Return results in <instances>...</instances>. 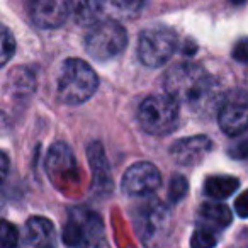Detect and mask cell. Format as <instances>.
Returning <instances> with one entry per match:
<instances>
[{
  "mask_svg": "<svg viewBox=\"0 0 248 248\" xmlns=\"http://www.w3.org/2000/svg\"><path fill=\"white\" fill-rule=\"evenodd\" d=\"M163 85L170 97L192 109L204 107L216 93L213 77L194 63H180L170 68L163 78Z\"/></svg>",
  "mask_w": 248,
  "mask_h": 248,
  "instance_id": "1",
  "label": "cell"
},
{
  "mask_svg": "<svg viewBox=\"0 0 248 248\" xmlns=\"http://www.w3.org/2000/svg\"><path fill=\"white\" fill-rule=\"evenodd\" d=\"M99 85L95 72L83 60L70 58L62 65L56 80V95L63 104L78 106L93 95Z\"/></svg>",
  "mask_w": 248,
  "mask_h": 248,
  "instance_id": "2",
  "label": "cell"
},
{
  "mask_svg": "<svg viewBox=\"0 0 248 248\" xmlns=\"http://www.w3.org/2000/svg\"><path fill=\"white\" fill-rule=\"evenodd\" d=\"M138 121L150 135H169L179 123V102L169 93L146 97L140 106Z\"/></svg>",
  "mask_w": 248,
  "mask_h": 248,
  "instance_id": "3",
  "label": "cell"
},
{
  "mask_svg": "<svg viewBox=\"0 0 248 248\" xmlns=\"http://www.w3.org/2000/svg\"><path fill=\"white\" fill-rule=\"evenodd\" d=\"M126 45H128L126 29L116 19L95 22L85 36V51L99 62L116 58L124 51Z\"/></svg>",
  "mask_w": 248,
  "mask_h": 248,
  "instance_id": "4",
  "label": "cell"
},
{
  "mask_svg": "<svg viewBox=\"0 0 248 248\" xmlns=\"http://www.w3.org/2000/svg\"><path fill=\"white\" fill-rule=\"evenodd\" d=\"M177 48V34L162 24L150 26L140 34L138 56L143 65L158 68L165 65Z\"/></svg>",
  "mask_w": 248,
  "mask_h": 248,
  "instance_id": "5",
  "label": "cell"
},
{
  "mask_svg": "<svg viewBox=\"0 0 248 248\" xmlns=\"http://www.w3.org/2000/svg\"><path fill=\"white\" fill-rule=\"evenodd\" d=\"M63 243L68 247H95L104 245V224L95 213L75 209L70 213L68 223L63 228Z\"/></svg>",
  "mask_w": 248,
  "mask_h": 248,
  "instance_id": "6",
  "label": "cell"
},
{
  "mask_svg": "<svg viewBox=\"0 0 248 248\" xmlns=\"http://www.w3.org/2000/svg\"><path fill=\"white\" fill-rule=\"evenodd\" d=\"M219 126L228 136H238L248 129V93L231 90L223 99L217 112Z\"/></svg>",
  "mask_w": 248,
  "mask_h": 248,
  "instance_id": "7",
  "label": "cell"
},
{
  "mask_svg": "<svg viewBox=\"0 0 248 248\" xmlns=\"http://www.w3.org/2000/svg\"><path fill=\"white\" fill-rule=\"evenodd\" d=\"M170 213L160 201L148 199L138 207L135 214V226L140 238L146 243H152L169 228Z\"/></svg>",
  "mask_w": 248,
  "mask_h": 248,
  "instance_id": "8",
  "label": "cell"
},
{
  "mask_svg": "<svg viewBox=\"0 0 248 248\" xmlns=\"http://www.w3.org/2000/svg\"><path fill=\"white\" fill-rule=\"evenodd\" d=\"M162 184L158 169L150 162H138L131 165L123 177V190L128 196L145 197L153 194Z\"/></svg>",
  "mask_w": 248,
  "mask_h": 248,
  "instance_id": "9",
  "label": "cell"
},
{
  "mask_svg": "<svg viewBox=\"0 0 248 248\" xmlns=\"http://www.w3.org/2000/svg\"><path fill=\"white\" fill-rule=\"evenodd\" d=\"M26 7L31 21L43 29L58 28L70 16L66 0H26Z\"/></svg>",
  "mask_w": 248,
  "mask_h": 248,
  "instance_id": "10",
  "label": "cell"
},
{
  "mask_svg": "<svg viewBox=\"0 0 248 248\" xmlns=\"http://www.w3.org/2000/svg\"><path fill=\"white\" fill-rule=\"evenodd\" d=\"M211 148H213V143L207 136H190L173 143L170 146V155L179 165L194 167L202 162Z\"/></svg>",
  "mask_w": 248,
  "mask_h": 248,
  "instance_id": "11",
  "label": "cell"
},
{
  "mask_svg": "<svg viewBox=\"0 0 248 248\" xmlns=\"http://www.w3.org/2000/svg\"><path fill=\"white\" fill-rule=\"evenodd\" d=\"M46 170L53 180L60 177H68L70 173H77L75 158L68 145L58 141L51 146L48 160H46Z\"/></svg>",
  "mask_w": 248,
  "mask_h": 248,
  "instance_id": "12",
  "label": "cell"
},
{
  "mask_svg": "<svg viewBox=\"0 0 248 248\" xmlns=\"http://www.w3.org/2000/svg\"><path fill=\"white\" fill-rule=\"evenodd\" d=\"M87 156H89L90 167H92V172H93L95 189L107 190V192H109L110 187H112V177H110L109 162H107V158H106L102 145H100V143H90Z\"/></svg>",
  "mask_w": 248,
  "mask_h": 248,
  "instance_id": "13",
  "label": "cell"
},
{
  "mask_svg": "<svg viewBox=\"0 0 248 248\" xmlns=\"http://www.w3.org/2000/svg\"><path fill=\"white\" fill-rule=\"evenodd\" d=\"M55 243V226L48 217L34 216L26 223V245L51 247Z\"/></svg>",
  "mask_w": 248,
  "mask_h": 248,
  "instance_id": "14",
  "label": "cell"
},
{
  "mask_svg": "<svg viewBox=\"0 0 248 248\" xmlns=\"http://www.w3.org/2000/svg\"><path fill=\"white\" fill-rule=\"evenodd\" d=\"M199 219L202 228H207L211 231H217L230 226L231 219H233V214H231L230 207L224 206V204L206 202L201 206Z\"/></svg>",
  "mask_w": 248,
  "mask_h": 248,
  "instance_id": "15",
  "label": "cell"
},
{
  "mask_svg": "<svg viewBox=\"0 0 248 248\" xmlns=\"http://www.w3.org/2000/svg\"><path fill=\"white\" fill-rule=\"evenodd\" d=\"M99 11L110 19H131L141 12L145 0H97Z\"/></svg>",
  "mask_w": 248,
  "mask_h": 248,
  "instance_id": "16",
  "label": "cell"
},
{
  "mask_svg": "<svg viewBox=\"0 0 248 248\" xmlns=\"http://www.w3.org/2000/svg\"><path fill=\"white\" fill-rule=\"evenodd\" d=\"M240 180L231 175H211L204 182V192L213 199H226L236 192Z\"/></svg>",
  "mask_w": 248,
  "mask_h": 248,
  "instance_id": "17",
  "label": "cell"
},
{
  "mask_svg": "<svg viewBox=\"0 0 248 248\" xmlns=\"http://www.w3.org/2000/svg\"><path fill=\"white\" fill-rule=\"evenodd\" d=\"M70 9V16L75 17V21L82 26L95 24L97 16L100 14L97 0H66Z\"/></svg>",
  "mask_w": 248,
  "mask_h": 248,
  "instance_id": "18",
  "label": "cell"
},
{
  "mask_svg": "<svg viewBox=\"0 0 248 248\" xmlns=\"http://www.w3.org/2000/svg\"><path fill=\"white\" fill-rule=\"evenodd\" d=\"M16 51V41L14 36L11 34L5 26L0 24V68L12 58Z\"/></svg>",
  "mask_w": 248,
  "mask_h": 248,
  "instance_id": "19",
  "label": "cell"
},
{
  "mask_svg": "<svg viewBox=\"0 0 248 248\" xmlns=\"http://www.w3.org/2000/svg\"><path fill=\"white\" fill-rule=\"evenodd\" d=\"M19 243L17 228L9 221L0 219V248H12Z\"/></svg>",
  "mask_w": 248,
  "mask_h": 248,
  "instance_id": "20",
  "label": "cell"
},
{
  "mask_svg": "<svg viewBox=\"0 0 248 248\" xmlns=\"http://www.w3.org/2000/svg\"><path fill=\"white\" fill-rule=\"evenodd\" d=\"M187 190H189V182L184 175H173L170 180V187H169V197L173 204L180 202V201L186 197Z\"/></svg>",
  "mask_w": 248,
  "mask_h": 248,
  "instance_id": "21",
  "label": "cell"
},
{
  "mask_svg": "<svg viewBox=\"0 0 248 248\" xmlns=\"http://www.w3.org/2000/svg\"><path fill=\"white\" fill-rule=\"evenodd\" d=\"M190 245L194 248H209L216 245V236H214V231L207 230V228L201 226L199 230L194 231L192 240H190Z\"/></svg>",
  "mask_w": 248,
  "mask_h": 248,
  "instance_id": "22",
  "label": "cell"
},
{
  "mask_svg": "<svg viewBox=\"0 0 248 248\" xmlns=\"http://www.w3.org/2000/svg\"><path fill=\"white\" fill-rule=\"evenodd\" d=\"M228 153H230L231 158H236V160L248 158V138H243V140H238V141H234L233 145L230 146Z\"/></svg>",
  "mask_w": 248,
  "mask_h": 248,
  "instance_id": "23",
  "label": "cell"
},
{
  "mask_svg": "<svg viewBox=\"0 0 248 248\" xmlns=\"http://www.w3.org/2000/svg\"><path fill=\"white\" fill-rule=\"evenodd\" d=\"M231 56L240 63H248V38H241L240 41H236V45L233 46V51H231Z\"/></svg>",
  "mask_w": 248,
  "mask_h": 248,
  "instance_id": "24",
  "label": "cell"
},
{
  "mask_svg": "<svg viewBox=\"0 0 248 248\" xmlns=\"http://www.w3.org/2000/svg\"><path fill=\"white\" fill-rule=\"evenodd\" d=\"M234 209L240 217H248V190L241 192L234 201Z\"/></svg>",
  "mask_w": 248,
  "mask_h": 248,
  "instance_id": "25",
  "label": "cell"
},
{
  "mask_svg": "<svg viewBox=\"0 0 248 248\" xmlns=\"http://www.w3.org/2000/svg\"><path fill=\"white\" fill-rule=\"evenodd\" d=\"M9 167H11V162H9V156L5 155L4 152H0V187L4 186L5 180H7Z\"/></svg>",
  "mask_w": 248,
  "mask_h": 248,
  "instance_id": "26",
  "label": "cell"
},
{
  "mask_svg": "<svg viewBox=\"0 0 248 248\" xmlns=\"http://www.w3.org/2000/svg\"><path fill=\"white\" fill-rule=\"evenodd\" d=\"M231 2H233V4H236V5H241V4H245L247 0H231Z\"/></svg>",
  "mask_w": 248,
  "mask_h": 248,
  "instance_id": "27",
  "label": "cell"
}]
</instances>
